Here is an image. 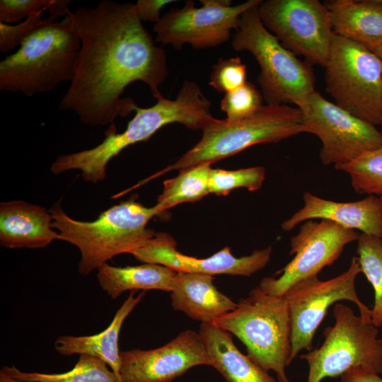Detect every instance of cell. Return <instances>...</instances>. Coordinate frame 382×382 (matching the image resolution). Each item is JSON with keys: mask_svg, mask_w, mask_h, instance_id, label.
<instances>
[{"mask_svg": "<svg viewBox=\"0 0 382 382\" xmlns=\"http://www.w3.org/2000/svg\"><path fill=\"white\" fill-rule=\"evenodd\" d=\"M66 16L81 48L60 110L74 111L86 125H112L134 111L133 99L122 98L130 83L142 81L155 98L161 95L158 88L168 74L166 54L144 28L134 4L103 0Z\"/></svg>", "mask_w": 382, "mask_h": 382, "instance_id": "obj_1", "label": "cell"}, {"mask_svg": "<svg viewBox=\"0 0 382 382\" xmlns=\"http://www.w3.org/2000/svg\"><path fill=\"white\" fill-rule=\"evenodd\" d=\"M150 108H134L135 115L125 130L117 133L114 124L105 132V138L95 147L60 155L52 162L54 175L72 170L81 172L86 182L98 183L106 178L108 163L126 147L149 139L158 129L170 123H179L192 129H202L215 117L210 112L211 103L199 86L185 79L174 100L162 95Z\"/></svg>", "mask_w": 382, "mask_h": 382, "instance_id": "obj_2", "label": "cell"}, {"mask_svg": "<svg viewBox=\"0 0 382 382\" xmlns=\"http://www.w3.org/2000/svg\"><path fill=\"white\" fill-rule=\"evenodd\" d=\"M49 211L53 219L52 226L59 231V240L79 248L78 271L85 276L116 255L132 254L155 234L146 227L157 215L154 206L146 207L134 199L112 206L93 221L71 218L59 202Z\"/></svg>", "mask_w": 382, "mask_h": 382, "instance_id": "obj_3", "label": "cell"}, {"mask_svg": "<svg viewBox=\"0 0 382 382\" xmlns=\"http://www.w3.org/2000/svg\"><path fill=\"white\" fill-rule=\"evenodd\" d=\"M80 48V39L68 17L62 22L49 17L16 52L0 62V90L21 91L30 97L71 81Z\"/></svg>", "mask_w": 382, "mask_h": 382, "instance_id": "obj_4", "label": "cell"}, {"mask_svg": "<svg viewBox=\"0 0 382 382\" xmlns=\"http://www.w3.org/2000/svg\"><path fill=\"white\" fill-rule=\"evenodd\" d=\"M214 323L236 336L247 355L266 371H274L279 382H291L285 371L291 362V324L284 296L268 294L257 286Z\"/></svg>", "mask_w": 382, "mask_h": 382, "instance_id": "obj_5", "label": "cell"}, {"mask_svg": "<svg viewBox=\"0 0 382 382\" xmlns=\"http://www.w3.org/2000/svg\"><path fill=\"white\" fill-rule=\"evenodd\" d=\"M202 130V136L193 147L151 178L204 163L212 164L249 146L278 142L305 132L298 107L267 104L241 120L214 118Z\"/></svg>", "mask_w": 382, "mask_h": 382, "instance_id": "obj_6", "label": "cell"}, {"mask_svg": "<svg viewBox=\"0 0 382 382\" xmlns=\"http://www.w3.org/2000/svg\"><path fill=\"white\" fill-rule=\"evenodd\" d=\"M259 4L242 14L231 45L236 51L249 52L257 62V82L267 105L294 103L315 90L311 64L298 59L265 27L257 13Z\"/></svg>", "mask_w": 382, "mask_h": 382, "instance_id": "obj_7", "label": "cell"}, {"mask_svg": "<svg viewBox=\"0 0 382 382\" xmlns=\"http://www.w3.org/2000/svg\"><path fill=\"white\" fill-rule=\"evenodd\" d=\"M325 68V91L335 103L374 125L382 119V61L361 45L334 33Z\"/></svg>", "mask_w": 382, "mask_h": 382, "instance_id": "obj_8", "label": "cell"}, {"mask_svg": "<svg viewBox=\"0 0 382 382\" xmlns=\"http://www.w3.org/2000/svg\"><path fill=\"white\" fill-rule=\"evenodd\" d=\"M333 315L335 325L325 329L320 347L300 356L308 364L307 382L341 376L357 366L381 374L382 340L378 328L342 303H335Z\"/></svg>", "mask_w": 382, "mask_h": 382, "instance_id": "obj_9", "label": "cell"}, {"mask_svg": "<svg viewBox=\"0 0 382 382\" xmlns=\"http://www.w3.org/2000/svg\"><path fill=\"white\" fill-rule=\"evenodd\" d=\"M301 110L304 132L316 135L322 146L319 158L335 168L382 146V132L313 90L294 103Z\"/></svg>", "mask_w": 382, "mask_h": 382, "instance_id": "obj_10", "label": "cell"}, {"mask_svg": "<svg viewBox=\"0 0 382 382\" xmlns=\"http://www.w3.org/2000/svg\"><path fill=\"white\" fill-rule=\"evenodd\" d=\"M361 272L358 257H353L349 268L341 274L325 281L313 276L298 282L286 291L283 296L291 318V361L300 351L313 350L315 332L328 308L337 301L354 303L363 320L371 323V311L361 302L356 291V278Z\"/></svg>", "mask_w": 382, "mask_h": 382, "instance_id": "obj_11", "label": "cell"}, {"mask_svg": "<svg viewBox=\"0 0 382 382\" xmlns=\"http://www.w3.org/2000/svg\"><path fill=\"white\" fill-rule=\"evenodd\" d=\"M265 27L296 56L325 66L334 32L330 13L318 0H265L257 6Z\"/></svg>", "mask_w": 382, "mask_h": 382, "instance_id": "obj_12", "label": "cell"}, {"mask_svg": "<svg viewBox=\"0 0 382 382\" xmlns=\"http://www.w3.org/2000/svg\"><path fill=\"white\" fill-rule=\"evenodd\" d=\"M261 0H248L231 6L229 0H201L195 7L192 0L173 8L154 23L155 42L180 50L188 44L195 49L214 47L229 40L239 27L242 14Z\"/></svg>", "mask_w": 382, "mask_h": 382, "instance_id": "obj_13", "label": "cell"}, {"mask_svg": "<svg viewBox=\"0 0 382 382\" xmlns=\"http://www.w3.org/2000/svg\"><path fill=\"white\" fill-rule=\"evenodd\" d=\"M360 233L322 219L302 223L299 232L291 238L290 254L294 258L280 271L278 277L263 278L259 286L267 294L283 296L294 284L316 276L340 256L345 247L357 241Z\"/></svg>", "mask_w": 382, "mask_h": 382, "instance_id": "obj_14", "label": "cell"}, {"mask_svg": "<svg viewBox=\"0 0 382 382\" xmlns=\"http://www.w3.org/2000/svg\"><path fill=\"white\" fill-rule=\"evenodd\" d=\"M120 360L122 382H172L195 366H211L199 332L189 329L156 349L120 351Z\"/></svg>", "mask_w": 382, "mask_h": 382, "instance_id": "obj_15", "label": "cell"}, {"mask_svg": "<svg viewBox=\"0 0 382 382\" xmlns=\"http://www.w3.org/2000/svg\"><path fill=\"white\" fill-rule=\"evenodd\" d=\"M272 252V248L269 246L236 257L231 248L226 246L209 257L197 258L178 251L176 242L170 235L158 232L132 255L143 263L161 265L175 272L249 277L267 265Z\"/></svg>", "mask_w": 382, "mask_h": 382, "instance_id": "obj_16", "label": "cell"}, {"mask_svg": "<svg viewBox=\"0 0 382 382\" xmlns=\"http://www.w3.org/2000/svg\"><path fill=\"white\" fill-rule=\"evenodd\" d=\"M303 199V206L282 224L284 231H290L304 221L319 219L382 238V202L378 197L369 195L359 201L340 202L305 192Z\"/></svg>", "mask_w": 382, "mask_h": 382, "instance_id": "obj_17", "label": "cell"}, {"mask_svg": "<svg viewBox=\"0 0 382 382\" xmlns=\"http://www.w3.org/2000/svg\"><path fill=\"white\" fill-rule=\"evenodd\" d=\"M45 207L22 200L0 204V244L11 249L43 248L59 240Z\"/></svg>", "mask_w": 382, "mask_h": 382, "instance_id": "obj_18", "label": "cell"}, {"mask_svg": "<svg viewBox=\"0 0 382 382\" xmlns=\"http://www.w3.org/2000/svg\"><path fill=\"white\" fill-rule=\"evenodd\" d=\"M213 281L212 275L176 272L170 292L173 308L202 323H213L234 310L237 303L220 292Z\"/></svg>", "mask_w": 382, "mask_h": 382, "instance_id": "obj_19", "label": "cell"}, {"mask_svg": "<svg viewBox=\"0 0 382 382\" xmlns=\"http://www.w3.org/2000/svg\"><path fill=\"white\" fill-rule=\"evenodd\" d=\"M136 292H129L104 330L93 335H60L54 342L55 350L62 356L88 354L97 357L106 363L120 382H122L120 377L119 335L126 318L145 296V291L135 296Z\"/></svg>", "mask_w": 382, "mask_h": 382, "instance_id": "obj_20", "label": "cell"}, {"mask_svg": "<svg viewBox=\"0 0 382 382\" xmlns=\"http://www.w3.org/2000/svg\"><path fill=\"white\" fill-rule=\"evenodd\" d=\"M199 333L204 344L211 366L226 382H279L242 354L232 335L213 323H201Z\"/></svg>", "mask_w": 382, "mask_h": 382, "instance_id": "obj_21", "label": "cell"}, {"mask_svg": "<svg viewBox=\"0 0 382 382\" xmlns=\"http://www.w3.org/2000/svg\"><path fill=\"white\" fill-rule=\"evenodd\" d=\"M335 34L374 51L382 43V9L371 0L324 2Z\"/></svg>", "mask_w": 382, "mask_h": 382, "instance_id": "obj_22", "label": "cell"}, {"mask_svg": "<svg viewBox=\"0 0 382 382\" xmlns=\"http://www.w3.org/2000/svg\"><path fill=\"white\" fill-rule=\"evenodd\" d=\"M97 271L99 285L112 299L118 298L127 291L153 289L170 292L176 272L169 267L154 263L126 267L105 263Z\"/></svg>", "mask_w": 382, "mask_h": 382, "instance_id": "obj_23", "label": "cell"}, {"mask_svg": "<svg viewBox=\"0 0 382 382\" xmlns=\"http://www.w3.org/2000/svg\"><path fill=\"white\" fill-rule=\"evenodd\" d=\"M211 165L204 163L182 169L177 176L165 180L154 206L157 215L179 204L198 201L209 194Z\"/></svg>", "mask_w": 382, "mask_h": 382, "instance_id": "obj_24", "label": "cell"}, {"mask_svg": "<svg viewBox=\"0 0 382 382\" xmlns=\"http://www.w3.org/2000/svg\"><path fill=\"white\" fill-rule=\"evenodd\" d=\"M1 370L12 378L24 381L120 382L106 363L88 354H80L74 366L63 373L24 372L15 366H4Z\"/></svg>", "mask_w": 382, "mask_h": 382, "instance_id": "obj_25", "label": "cell"}, {"mask_svg": "<svg viewBox=\"0 0 382 382\" xmlns=\"http://www.w3.org/2000/svg\"><path fill=\"white\" fill-rule=\"evenodd\" d=\"M358 259L361 272L374 291V303L371 311L372 324L382 326V238L360 233L357 241Z\"/></svg>", "mask_w": 382, "mask_h": 382, "instance_id": "obj_26", "label": "cell"}, {"mask_svg": "<svg viewBox=\"0 0 382 382\" xmlns=\"http://www.w3.org/2000/svg\"><path fill=\"white\" fill-rule=\"evenodd\" d=\"M335 168L349 175L357 193L382 197V146Z\"/></svg>", "mask_w": 382, "mask_h": 382, "instance_id": "obj_27", "label": "cell"}, {"mask_svg": "<svg viewBox=\"0 0 382 382\" xmlns=\"http://www.w3.org/2000/svg\"><path fill=\"white\" fill-rule=\"evenodd\" d=\"M265 178V169L262 166L236 170L212 168L209 178V192L217 195H226L238 187H245L253 192L262 187Z\"/></svg>", "mask_w": 382, "mask_h": 382, "instance_id": "obj_28", "label": "cell"}, {"mask_svg": "<svg viewBox=\"0 0 382 382\" xmlns=\"http://www.w3.org/2000/svg\"><path fill=\"white\" fill-rule=\"evenodd\" d=\"M263 97L256 87L246 81L238 88L224 94L220 108L229 121L247 118L258 111L263 105Z\"/></svg>", "mask_w": 382, "mask_h": 382, "instance_id": "obj_29", "label": "cell"}, {"mask_svg": "<svg viewBox=\"0 0 382 382\" xmlns=\"http://www.w3.org/2000/svg\"><path fill=\"white\" fill-rule=\"evenodd\" d=\"M247 67L238 57L219 58L212 65L209 84L219 93L233 91L246 81Z\"/></svg>", "mask_w": 382, "mask_h": 382, "instance_id": "obj_30", "label": "cell"}, {"mask_svg": "<svg viewBox=\"0 0 382 382\" xmlns=\"http://www.w3.org/2000/svg\"><path fill=\"white\" fill-rule=\"evenodd\" d=\"M43 11L33 13L15 25L0 23V52L6 54L21 45L24 40L45 23L47 18L41 17Z\"/></svg>", "mask_w": 382, "mask_h": 382, "instance_id": "obj_31", "label": "cell"}, {"mask_svg": "<svg viewBox=\"0 0 382 382\" xmlns=\"http://www.w3.org/2000/svg\"><path fill=\"white\" fill-rule=\"evenodd\" d=\"M50 0H1L0 23H17L30 14L47 10Z\"/></svg>", "mask_w": 382, "mask_h": 382, "instance_id": "obj_32", "label": "cell"}, {"mask_svg": "<svg viewBox=\"0 0 382 382\" xmlns=\"http://www.w3.org/2000/svg\"><path fill=\"white\" fill-rule=\"evenodd\" d=\"M175 1L174 0H138L134 5L137 14L141 21L156 23L161 18V9Z\"/></svg>", "mask_w": 382, "mask_h": 382, "instance_id": "obj_33", "label": "cell"}, {"mask_svg": "<svg viewBox=\"0 0 382 382\" xmlns=\"http://www.w3.org/2000/svg\"><path fill=\"white\" fill-rule=\"evenodd\" d=\"M340 378V382H382L377 373L364 366L352 368L343 374Z\"/></svg>", "mask_w": 382, "mask_h": 382, "instance_id": "obj_34", "label": "cell"}, {"mask_svg": "<svg viewBox=\"0 0 382 382\" xmlns=\"http://www.w3.org/2000/svg\"><path fill=\"white\" fill-rule=\"evenodd\" d=\"M71 2L70 0H50L47 8L50 13V18L55 21L60 16L65 15L66 16L70 12L68 5Z\"/></svg>", "mask_w": 382, "mask_h": 382, "instance_id": "obj_35", "label": "cell"}, {"mask_svg": "<svg viewBox=\"0 0 382 382\" xmlns=\"http://www.w3.org/2000/svg\"><path fill=\"white\" fill-rule=\"evenodd\" d=\"M0 382H31L18 380L6 374L2 370L0 371Z\"/></svg>", "mask_w": 382, "mask_h": 382, "instance_id": "obj_36", "label": "cell"}, {"mask_svg": "<svg viewBox=\"0 0 382 382\" xmlns=\"http://www.w3.org/2000/svg\"><path fill=\"white\" fill-rule=\"evenodd\" d=\"M373 52L382 61V43Z\"/></svg>", "mask_w": 382, "mask_h": 382, "instance_id": "obj_37", "label": "cell"}, {"mask_svg": "<svg viewBox=\"0 0 382 382\" xmlns=\"http://www.w3.org/2000/svg\"><path fill=\"white\" fill-rule=\"evenodd\" d=\"M372 3L382 9V0H371Z\"/></svg>", "mask_w": 382, "mask_h": 382, "instance_id": "obj_38", "label": "cell"}, {"mask_svg": "<svg viewBox=\"0 0 382 382\" xmlns=\"http://www.w3.org/2000/svg\"><path fill=\"white\" fill-rule=\"evenodd\" d=\"M380 125L382 127V119H381V121L380 122Z\"/></svg>", "mask_w": 382, "mask_h": 382, "instance_id": "obj_39", "label": "cell"}, {"mask_svg": "<svg viewBox=\"0 0 382 382\" xmlns=\"http://www.w3.org/2000/svg\"><path fill=\"white\" fill-rule=\"evenodd\" d=\"M381 111H382V100H381Z\"/></svg>", "mask_w": 382, "mask_h": 382, "instance_id": "obj_40", "label": "cell"}, {"mask_svg": "<svg viewBox=\"0 0 382 382\" xmlns=\"http://www.w3.org/2000/svg\"><path fill=\"white\" fill-rule=\"evenodd\" d=\"M380 198H381V202H382V197H381Z\"/></svg>", "mask_w": 382, "mask_h": 382, "instance_id": "obj_41", "label": "cell"}]
</instances>
